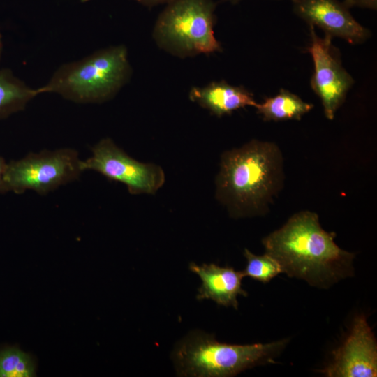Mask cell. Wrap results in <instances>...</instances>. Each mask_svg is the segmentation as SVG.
Returning <instances> with one entry per match:
<instances>
[{"label":"cell","mask_w":377,"mask_h":377,"mask_svg":"<svg viewBox=\"0 0 377 377\" xmlns=\"http://www.w3.org/2000/svg\"><path fill=\"white\" fill-rule=\"evenodd\" d=\"M335 236L323 229L316 213L302 211L262 242L265 253L279 262L283 273L311 286L328 288L353 274L355 255L339 248Z\"/></svg>","instance_id":"6da1fadb"},{"label":"cell","mask_w":377,"mask_h":377,"mask_svg":"<svg viewBox=\"0 0 377 377\" xmlns=\"http://www.w3.org/2000/svg\"><path fill=\"white\" fill-rule=\"evenodd\" d=\"M283 178L278 146L253 140L221 156L216 197L234 218L262 215L281 188Z\"/></svg>","instance_id":"7a4b0ae2"},{"label":"cell","mask_w":377,"mask_h":377,"mask_svg":"<svg viewBox=\"0 0 377 377\" xmlns=\"http://www.w3.org/2000/svg\"><path fill=\"white\" fill-rule=\"evenodd\" d=\"M131 75L127 48L119 45L61 66L38 91L77 103H101L114 97Z\"/></svg>","instance_id":"3957f363"},{"label":"cell","mask_w":377,"mask_h":377,"mask_svg":"<svg viewBox=\"0 0 377 377\" xmlns=\"http://www.w3.org/2000/svg\"><path fill=\"white\" fill-rule=\"evenodd\" d=\"M282 339L267 343H220L213 336L193 332L173 353L178 374L184 376L228 377L257 365L274 363L288 343Z\"/></svg>","instance_id":"277c9868"},{"label":"cell","mask_w":377,"mask_h":377,"mask_svg":"<svg viewBox=\"0 0 377 377\" xmlns=\"http://www.w3.org/2000/svg\"><path fill=\"white\" fill-rule=\"evenodd\" d=\"M215 9L213 0L171 1L155 22V43L180 58L221 51L214 32Z\"/></svg>","instance_id":"5b68a950"},{"label":"cell","mask_w":377,"mask_h":377,"mask_svg":"<svg viewBox=\"0 0 377 377\" xmlns=\"http://www.w3.org/2000/svg\"><path fill=\"white\" fill-rule=\"evenodd\" d=\"M82 172L75 150H45L7 163L4 181L8 191L21 194L31 190L45 195L76 180Z\"/></svg>","instance_id":"8992f818"},{"label":"cell","mask_w":377,"mask_h":377,"mask_svg":"<svg viewBox=\"0 0 377 377\" xmlns=\"http://www.w3.org/2000/svg\"><path fill=\"white\" fill-rule=\"evenodd\" d=\"M91 156L82 161L83 171L94 170L127 186L131 194H155L165 182L162 168L140 162L125 153L110 138H104L91 149Z\"/></svg>","instance_id":"52a82bcc"},{"label":"cell","mask_w":377,"mask_h":377,"mask_svg":"<svg viewBox=\"0 0 377 377\" xmlns=\"http://www.w3.org/2000/svg\"><path fill=\"white\" fill-rule=\"evenodd\" d=\"M310 27L311 44L308 48L314 64L311 87L320 98L325 116L333 119L354 83L352 76L341 64L340 53L332 45V37L318 36Z\"/></svg>","instance_id":"ba28073f"},{"label":"cell","mask_w":377,"mask_h":377,"mask_svg":"<svg viewBox=\"0 0 377 377\" xmlns=\"http://www.w3.org/2000/svg\"><path fill=\"white\" fill-rule=\"evenodd\" d=\"M332 353L331 363L318 371L325 376H377L376 341L364 315L355 318L348 337Z\"/></svg>","instance_id":"9c48e42d"},{"label":"cell","mask_w":377,"mask_h":377,"mask_svg":"<svg viewBox=\"0 0 377 377\" xmlns=\"http://www.w3.org/2000/svg\"><path fill=\"white\" fill-rule=\"evenodd\" d=\"M296 15L309 26L318 27L332 38L339 37L351 44L364 42L371 35L339 0H290Z\"/></svg>","instance_id":"30bf717a"},{"label":"cell","mask_w":377,"mask_h":377,"mask_svg":"<svg viewBox=\"0 0 377 377\" xmlns=\"http://www.w3.org/2000/svg\"><path fill=\"white\" fill-rule=\"evenodd\" d=\"M189 269L198 274L202 280L198 289L197 299H210L216 304L224 306L238 307L237 296H247V293L242 288V280L244 277L242 272H237L230 267H220L216 264L195 263L189 265Z\"/></svg>","instance_id":"8fae6325"},{"label":"cell","mask_w":377,"mask_h":377,"mask_svg":"<svg viewBox=\"0 0 377 377\" xmlns=\"http://www.w3.org/2000/svg\"><path fill=\"white\" fill-rule=\"evenodd\" d=\"M190 100L216 117L229 114L246 106L256 107L252 93L244 87L234 86L225 81L212 82L204 87H193Z\"/></svg>","instance_id":"7c38bea8"},{"label":"cell","mask_w":377,"mask_h":377,"mask_svg":"<svg viewBox=\"0 0 377 377\" xmlns=\"http://www.w3.org/2000/svg\"><path fill=\"white\" fill-rule=\"evenodd\" d=\"M313 105L304 102L298 96L281 89L279 94L257 104V112L265 121L300 120Z\"/></svg>","instance_id":"4fadbf2b"},{"label":"cell","mask_w":377,"mask_h":377,"mask_svg":"<svg viewBox=\"0 0 377 377\" xmlns=\"http://www.w3.org/2000/svg\"><path fill=\"white\" fill-rule=\"evenodd\" d=\"M38 94V89L29 87L9 69L0 70V119L24 110Z\"/></svg>","instance_id":"5bb4252c"},{"label":"cell","mask_w":377,"mask_h":377,"mask_svg":"<svg viewBox=\"0 0 377 377\" xmlns=\"http://www.w3.org/2000/svg\"><path fill=\"white\" fill-rule=\"evenodd\" d=\"M35 376V364L29 354L15 347L0 350V377Z\"/></svg>","instance_id":"9a60e30c"},{"label":"cell","mask_w":377,"mask_h":377,"mask_svg":"<svg viewBox=\"0 0 377 377\" xmlns=\"http://www.w3.org/2000/svg\"><path fill=\"white\" fill-rule=\"evenodd\" d=\"M244 256L246 258V266L242 274L262 283H268L278 274L283 273L279 262L267 253L257 256L247 249Z\"/></svg>","instance_id":"2e32d148"},{"label":"cell","mask_w":377,"mask_h":377,"mask_svg":"<svg viewBox=\"0 0 377 377\" xmlns=\"http://www.w3.org/2000/svg\"><path fill=\"white\" fill-rule=\"evenodd\" d=\"M349 8L359 7L371 10L377 9V0H343V1Z\"/></svg>","instance_id":"e0dca14e"},{"label":"cell","mask_w":377,"mask_h":377,"mask_svg":"<svg viewBox=\"0 0 377 377\" xmlns=\"http://www.w3.org/2000/svg\"><path fill=\"white\" fill-rule=\"evenodd\" d=\"M7 163L4 159L0 156V193L8 191L4 181V175L6 169Z\"/></svg>","instance_id":"ac0fdd59"},{"label":"cell","mask_w":377,"mask_h":377,"mask_svg":"<svg viewBox=\"0 0 377 377\" xmlns=\"http://www.w3.org/2000/svg\"><path fill=\"white\" fill-rule=\"evenodd\" d=\"M91 0H82V2H87ZM139 3L148 7V8H152L155 6L163 4V3H168L172 0H134Z\"/></svg>","instance_id":"d6986e66"},{"label":"cell","mask_w":377,"mask_h":377,"mask_svg":"<svg viewBox=\"0 0 377 377\" xmlns=\"http://www.w3.org/2000/svg\"><path fill=\"white\" fill-rule=\"evenodd\" d=\"M243 0H223V1H227V2H229L232 4H236L237 3H239L240 1H242Z\"/></svg>","instance_id":"ffe728a7"},{"label":"cell","mask_w":377,"mask_h":377,"mask_svg":"<svg viewBox=\"0 0 377 377\" xmlns=\"http://www.w3.org/2000/svg\"><path fill=\"white\" fill-rule=\"evenodd\" d=\"M1 34L0 33V58H1V51H2V40H1Z\"/></svg>","instance_id":"44dd1931"}]
</instances>
